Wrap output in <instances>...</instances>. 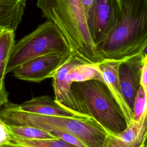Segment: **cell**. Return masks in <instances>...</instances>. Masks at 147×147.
<instances>
[{
  "instance_id": "12",
  "label": "cell",
  "mask_w": 147,
  "mask_h": 147,
  "mask_svg": "<svg viewBox=\"0 0 147 147\" xmlns=\"http://www.w3.org/2000/svg\"><path fill=\"white\" fill-rule=\"evenodd\" d=\"M23 111L56 117H74L75 115L60 106L55 99L48 95L37 96L18 105Z\"/></svg>"
},
{
  "instance_id": "25",
  "label": "cell",
  "mask_w": 147,
  "mask_h": 147,
  "mask_svg": "<svg viewBox=\"0 0 147 147\" xmlns=\"http://www.w3.org/2000/svg\"><path fill=\"white\" fill-rule=\"evenodd\" d=\"M144 147H147V138L145 141V143H144Z\"/></svg>"
},
{
  "instance_id": "11",
  "label": "cell",
  "mask_w": 147,
  "mask_h": 147,
  "mask_svg": "<svg viewBox=\"0 0 147 147\" xmlns=\"http://www.w3.org/2000/svg\"><path fill=\"white\" fill-rule=\"evenodd\" d=\"M146 138L147 109L140 121H133L122 133L109 134L104 147H144Z\"/></svg>"
},
{
  "instance_id": "14",
  "label": "cell",
  "mask_w": 147,
  "mask_h": 147,
  "mask_svg": "<svg viewBox=\"0 0 147 147\" xmlns=\"http://www.w3.org/2000/svg\"><path fill=\"white\" fill-rule=\"evenodd\" d=\"M70 83L97 79L103 81L98 63H84L75 66L67 74Z\"/></svg>"
},
{
  "instance_id": "6",
  "label": "cell",
  "mask_w": 147,
  "mask_h": 147,
  "mask_svg": "<svg viewBox=\"0 0 147 147\" xmlns=\"http://www.w3.org/2000/svg\"><path fill=\"white\" fill-rule=\"evenodd\" d=\"M119 10V0H95L93 5L87 12L88 30L96 48L112 32Z\"/></svg>"
},
{
  "instance_id": "20",
  "label": "cell",
  "mask_w": 147,
  "mask_h": 147,
  "mask_svg": "<svg viewBox=\"0 0 147 147\" xmlns=\"http://www.w3.org/2000/svg\"><path fill=\"white\" fill-rule=\"evenodd\" d=\"M11 134L9 126L0 118V145L9 142Z\"/></svg>"
},
{
  "instance_id": "18",
  "label": "cell",
  "mask_w": 147,
  "mask_h": 147,
  "mask_svg": "<svg viewBox=\"0 0 147 147\" xmlns=\"http://www.w3.org/2000/svg\"><path fill=\"white\" fill-rule=\"evenodd\" d=\"M146 109L147 106L145 92L142 87L141 86L137 94L134 103V107L133 110V121H140Z\"/></svg>"
},
{
  "instance_id": "15",
  "label": "cell",
  "mask_w": 147,
  "mask_h": 147,
  "mask_svg": "<svg viewBox=\"0 0 147 147\" xmlns=\"http://www.w3.org/2000/svg\"><path fill=\"white\" fill-rule=\"evenodd\" d=\"M8 126L11 136L18 138L34 140L55 139L57 138L48 131L36 127L9 125Z\"/></svg>"
},
{
  "instance_id": "21",
  "label": "cell",
  "mask_w": 147,
  "mask_h": 147,
  "mask_svg": "<svg viewBox=\"0 0 147 147\" xmlns=\"http://www.w3.org/2000/svg\"><path fill=\"white\" fill-rule=\"evenodd\" d=\"M141 86L144 91L147 106V59L144 58V64L141 78Z\"/></svg>"
},
{
  "instance_id": "23",
  "label": "cell",
  "mask_w": 147,
  "mask_h": 147,
  "mask_svg": "<svg viewBox=\"0 0 147 147\" xmlns=\"http://www.w3.org/2000/svg\"><path fill=\"white\" fill-rule=\"evenodd\" d=\"M0 147H26V146L20 145H18V144H14V143L9 142H7V143H6V144H1Z\"/></svg>"
},
{
  "instance_id": "1",
  "label": "cell",
  "mask_w": 147,
  "mask_h": 147,
  "mask_svg": "<svg viewBox=\"0 0 147 147\" xmlns=\"http://www.w3.org/2000/svg\"><path fill=\"white\" fill-rule=\"evenodd\" d=\"M116 24L97 50L103 60L123 61L142 53L147 45V0H119Z\"/></svg>"
},
{
  "instance_id": "4",
  "label": "cell",
  "mask_w": 147,
  "mask_h": 147,
  "mask_svg": "<svg viewBox=\"0 0 147 147\" xmlns=\"http://www.w3.org/2000/svg\"><path fill=\"white\" fill-rule=\"evenodd\" d=\"M71 89L83 116L94 119L110 134L118 135L126 129L127 121L103 81L73 82Z\"/></svg>"
},
{
  "instance_id": "13",
  "label": "cell",
  "mask_w": 147,
  "mask_h": 147,
  "mask_svg": "<svg viewBox=\"0 0 147 147\" xmlns=\"http://www.w3.org/2000/svg\"><path fill=\"white\" fill-rule=\"evenodd\" d=\"M26 0H0V32H16L21 24Z\"/></svg>"
},
{
  "instance_id": "19",
  "label": "cell",
  "mask_w": 147,
  "mask_h": 147,
  "mask_svg": "<svg viewBox=\"0 0 147 147\" xmlns=\"http://www.w3.org/2000/svg\"><path fill=\"white\" fill-rule=\"evenodd\" d=\"M6 65L7 64H5L0 67V110L9 102L8 92L6 89L5 84Z\"/></svg>"
},
{
  "instance_id": "17",
  "label": "cell",
  "mask_w": 147,
  "mask_h": 147,
  "mask_svg": "<svg viewBox=\"0 0 147 147\" xmlns=\"http://www.w3.org/2000/svg\"><path fill=\"white\" fill-rule=\"evenodd\" d=\"M15 43L14 31L3 30L0 32V67L7 64Z\"/></svg>"
},
{
  "instance_id": "10",
  "label": "cell",
  "mask_w": 147,
  "mask_h": 147,
  "mask_svg": "<svg viewBox=\"0 0 147 147\" xmlns=\"http://www.w3.org/2000/svg\"><path fill=\"white\" fill-rule=\"evenodd\" d=\"M121 62L112 60H104L98 63V65L103 82L106 84L117 102L129 125L133 121V113L122 94L119 85L118 69Z\"/></svg>"
},
{
  "instance_id": "24",
  "label": "cell",
  "mask_w": 147,
  "mask_h": 147,
  "mask_svg": "<svg viewBox=\"0 0 147 147\" xmlns=\"http://www.w3.org/2000/svg\"><path fill=\"white\" fill-rule=\"evenodd\" d=\"M141 55H142V56H143L144 58L147 59V45L145 47V48L144 49L143 51L142 52Z\"/></svg>"
},
{
  "instance_id": "8",
  "label": "cell",
  "mask_w": 147,
  "mask_h": 147,
  "mask_svg": "<svg viewBox=\"0 0 147 147\" xmlns=\"http://www.w3.org/2000/svg\"><path fill=\"white\" fill-rule=\"evenodd\" d=\"M84 63H89L72 53L61 65L52 78L55 100L64 109L78 116L83 115L72 91V84L67 79V74L75 66Z\"/></svg>"
},
{
  "instance_id": "5",
  "label": "cell",
  "mask_w": 147,
  "mask_h": 147,
  "mask_svg": "<svg viewBox=\"0 0 147 147\" xmlns=\"http://www.w3.org/2000/svg\"><path fill=\"white\" fill-rule=\"evenodd\" d=\"M72 53L62 32L53 22L47 20L15 43L6 65V74L40 56Z\"/></svg>"
},
{
  "instance_id": "16",
  "label": "cell",
  "mask_w": 147,
  "mask_h": 147,
  "mask_svg": "<svg viewBox=\"0 0 147 147\" xmlns=\"http://www.w3.org/2000/svg\"><path fill=\"white\" fill-rule=\"evenodd\" d=\"M10 142L26 147H80L59 138L34 140L11 136Z\"/></svg>"
},
{
  "instance_id": "22",
  "label": "cell",
  "mask_w": 147,
  "mask_h": 147,
  "mask_svg": "<svg viewBox=\"0 0 147 147\" xmlns=\"http://www.w3.org/2000/svg\"><path fill=\"white\" fill-rule=\"evenodd\" d=\"M82 4L83 5L84 10L86 11V14L87 12L90 9V8L93 5L95 0H81Z\"/></svg>"
},
{
  "instance_id": "3",
  "label": "cell",
  "mask_w": 147,
  "mask_h": 147,
  "mask_svg": "<svg viewBox=\"0 0 147 147\" xmlns=\"http://www.w3.org/2000/svg\"><path fill=\"white\" fill-rule=\"evenodd\" d=\"M0 118L9 125L30 126L47 130L55 127L67 132L86 147H104L110 134L100 124L84 116L56 117L22 111L18 105L8 102L0 110Z\"/></svg>"
},
{
  "instance_id": "2",
  "label": "cell",
  "mask_w": 147,
  "mask_h": 147,
  "mask_svg": "<svg viewBox=\"0 0 147 147\" xmlns=\"http://www.w3.org/2000/svg\"><path fill=\"white\" fill-rule=\"evenodd\" d=\"M37 6L62 32L73 53L89 63L104 60L90 36L81 0H37Z\"/></svg>"
},
{
  "instance_id": "9",
  "label": "cell",
  "mask_w": 147,
  "mask_h": 147,
  "mask_svg": "<svg viewBox=\"0 0 147 147\" xmlns=\"http://www.w3.org/2000/svg\"><path fill=\"white\" fill-rule=\"evenodd\" d=\"M143 64L144 57L140 54L121 61L119 66L118 77L122 94L132 111L137 94L141 87Z\"/></svg>"
},
{
  "instance_id": "7",
  "label": "cell",
  "mask_w": 147,
  "mask_h": 147,
  "mask_svg": "<svg viewBox=\"0 0 147 147\" xmlns=\"http://www.w3.org/2000/svg\"><path fill=\"white\" fill-rule=\"evenodd\" d=\"M72 53L50 54L34 58L17 68L13 72L14 76L18 79L31 82H40L52 78Z\"/></svg>"
}]
</instances>
